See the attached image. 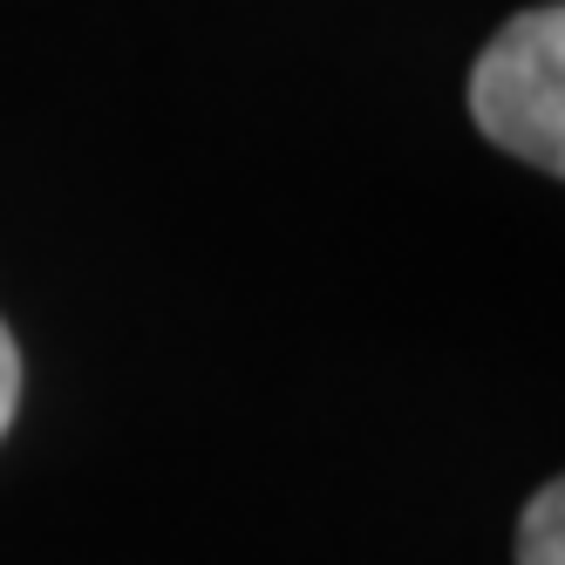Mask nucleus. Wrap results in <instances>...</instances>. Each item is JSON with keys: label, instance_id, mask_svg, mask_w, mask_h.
Listing matches in <instances>:
<instances>
[{"label": "nucleus", "instance_id": "2", "mask_svg": "<svg viewBox=\"0 0 565 565\" xmlns=\"http://www.w3.org/2000/svg\"><path fill=\"white\" fill-rule=\"evenodd\" d=\"M518 565H565V491L558 477L539 483L518 518Z\"/></svg>", "mask_w": 565, "mask_h": 565}, {"label": "nucleus", "instance_id": "1", "mask_svg": "<svg viewBox=\"0 0 565 565\" xmlns=\"http://www.w3.org/2000/svg\"><path fill=\"white\" fill-rule=\"evenodd\" d=\"M470 124L545 178L565 171V8L511 14L470 68Z\"/></svg>", "mask_w": 565, "mask_h": 565}, {"label": "nucleus", "instance_id": "3", "mask_svg": "<svg viewBox=\"0 0 565 565\" xmlns=\"http://www.w3.org/2000/svg\"><path fill=\"white\" fill-rule=\"evenodd\" d=\"M14 409H21V348L8 334V320H0V436L14 429Z\"/></svg>", "mask_w": 565, "mask_h": 565}]
</instances>
